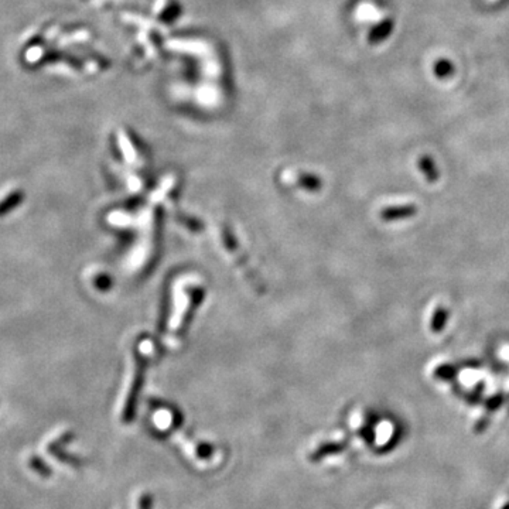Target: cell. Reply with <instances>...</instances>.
<instances>
[{
	"label": "cell",
	"instance_id": "obj_3",
	"mask_svg": "<svg viewBox=\"0 0 509 509\" xmlns=\"http://www.w3.org/2000/svg\"><path fill=\"white\" fill-rule=\"evenodd\" d=\"M390 29H392L390 21H386V23H384V25H381L380 27H376L375 30H372V33H371V36H369V40H371V41H375V42H378V41L384 40V38L389 34Z\"/></svg>",
	"mask_w": 509,
	"mask_h": 509
},
{
	"label": "cell",
	"instance_id": "obj_4",
	"mask_svg": "<svg viewBox=\"0 0 509 509\" xmlns=\"http://www.w3.org/2000/svg\"><path fill=\"white\" fill-rule=\"evenodd\" d=\"M436 73H437V75L445 77L449 73H451V65L449 62H446V61H441V62H438L436 65Z\"/></svg>",
	"mask_w": 509,
	"mask_h": 509
},
{
	"label": "cell",
	"instance_id": "obj_2",
	"mask_svg": "<svg viewBox=\"0 0 509 509\" xmlns=\"http://www.w3.org/2000/svg\"><path fill=\"white\" fill-rule=\"evenodd\" d=\"M29 464H30V469H33L41 477H50L51 470L46 466V464H44V461L40 457H36V456L32 457L30 461H29Z\"/></svg>",
	"mask_w": 509,
	"mask_h": 509
},
{
	"label": "cell",
	"instance_id": "obj_1",
	"mask_svg": "<svg viewBox=\"0 0 509 509\" xmlns=\"http://www.w3.org/2000/svg\"><path fill=\"white\" fill-rule=\"evenodd\" d=\"M21 201H25V191L14 190L10 194H8L2 201H0V216H5L9 212L14 211Z\"/></svg>",
	"mask_w": 509,
	"mask_h": 509
}]
</instances>
